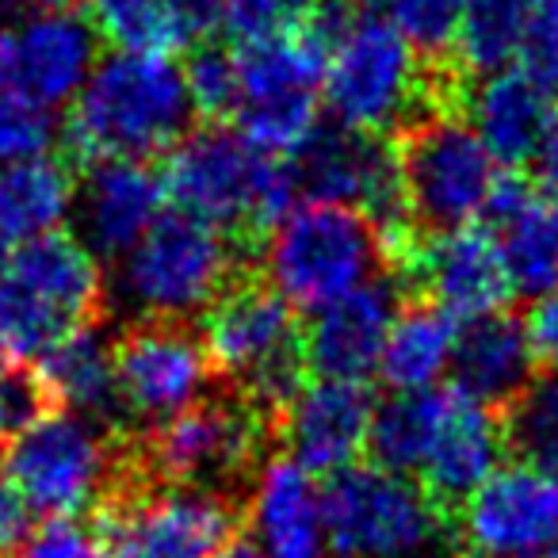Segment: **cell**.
<instances>
[{
	"label": "cell",
	"instance_id": "6da1fadb",
	"mask_svg": "<svg viewBox=\"0 0 558 558\" xmlns=\"http://www.w3.org/2000/svg\"><path fill=\"white\" fill-rule=\"evenodd\" d=\"M195 104L184 65L111 50L70 111V146L93 161H149L187 138Z\"/></svg>",
	"mask_w": 558,
	"mask_h": 558
},
{
	"label": "cell",
	"instance_id": "7a4b0ae2",
	"mask_svg": "<svg viewBox=\"0 0 558 558\" xmlns=\"http://www.w3.org/2000/svg\"><path fill=\"white\" fill-rule=\"evenodd\" d=\"M165 187L177 210L195 215L233 238L271 233L303 207L291 157H264L238 131H192L165 165Z\"/></svg>",
	"mask_w": 558,
	"mask_h": 558
},
{
	"label": "cell",
	"instance_id": "3957f363",
	"mask_svg": "<svg viewBox=\"0 0 558 558\" xmlns=\"http://www.w3.org/2000/svg\"><path fill=\"white\" fill-rule=\"evenodd\" d=\"M108 295L100 260L70 233L4 256L0 268V367H32L77 329L96 326Z\"/></svg>",
	"mask_w": 558,
	"mask_h": 558
},
{
	"label": "cell",
	"instance_id": "277c9868",
	"mask_svg": "<svg viewBox=\"0 0 558 558\" xmlns=\"http://www.w3.org/2000/svg\"><path fill=\"white\" fill-rule=\"evenodd\" d=\"M322 96L333 123L383 134L444 111L440 100L456 96V85L451 73L433 81V65H425L410 39L390 24L383 0H372L360 24L329 50Z\"/></svg>",
	"mask_w": 558,
	"mask_h": 558
},
{
	"label": "cell",
	"instance_id": "5b68a950",
	"mask_svg": "<svg viewBox=\"0 0 558 558\" xmlns=\"http://www.w3.org/2000/svg\"><path fill=\"white\" fill-rule=\"evenodd\" d=\"M238 268L241 245L233 233L184 210H165L119 260L111 299L134 322H187L238 283Z\"/></svg>",
	"mask_w": 558,
	"mask_h": 558
},
{
	"label": "cell",
	"instance_id": "8992f818",
	"mask_svg": "<svg viewBox=\"0 0 558 558\" xmlns=\"http://www.w3.org/2000/svg\"><path fill=\"white\" fill-rule=\"evenodd\" d=\"M203 344L233 395L279 421L306 387V333L299 314L268 279H238L207 314Z\"/></svg>",
	"mask_w": 558,
	"mask_h": 558
},
{
	"label": "cell",
	"instance_id": "52a82bcc",
	"mask_svg": "<svg viewBox=\"0 0 558 558\" xmlns=\"http://www.w3.org/2000/svg\"><path fill=\"white\" fill-rule=\"evenodd\" d=\"M390 264L379 226L352 207L303 203L264 241V279L295 311H326L383 279Z\"/></svg>",
	"mask_w": 558,
	"mask_h": 558
},
{
	"label": "cell",
	"instance_id": "ba28073f",
	"mask_svg": "<svg viewBox=\"0 0 558 558\" xmlns=\"http://www.w3.org/2000/svg\"><path fill=\"white\" fill-rule=\"evenodd\" d=\"M329 558H456L451 512L405 474L349 466L326 486Z\"/></svg>",
	"mask_w": 558,
	"mask_h": 558
},
{
	"label": "cell",
	"instance_id": "9c48e42d",
	"mask_svg": "<svg viewBox=\"0 0 558 558\" xmlns=\"http://www.w3.org/2000/svg\"><path fill=\"white\" fill-rule=\"evenodd\" d=\"M131 463L108 428L70 410H47L4 451V478L24 505L47 520H77L131 482Z\"/></svg>",
	"mask_w": 558,
	"mask_h": 558
},
{
	"label": "cell",
	"instance_id": "30bf717a",
	"mask_svg": "<svg viewBox=\"0 0 558 558\" xmlns=\"http://www.w3.org/2000/svg\"><path fill=\"white\" fill-rule=\"evenodd\" d=\"M271 433L276 421L241 395H207L180 417L149 428L134 471L149 486H184L230 497L245 482L253 486Z\"/></svg>",
	"mask_w": 558,
	"mask_h": 558
},
{
	"label": "cell",
	"instance_id": "8fae6325",
	"mask_svg": "<svg viewBox=\"0 0 558 558\" xmlns=\"http://www.w3.org/2000/svg\"><path fill=\"white\" fill-rule=\"evenodd\" d=\"M398 157L421 233H451L482 222L505 172L478 131L451 111H433L405 126Z\"/></svg>",
	"mask_w": 558,
	"mask_h": 558
},
{
	"label": "cell",
	"instance_id": "7c38bea8",
	"mask_svg": "<svg viewBox=\"0 0 558 558\" xmlns=\"http://www.w3.org/2000/svg\"><path fill=\"white\" fill-rule=\"evenodd\" d=\"M233 524V497L138 478L93 512V532L111 558H218Z\"/></svg>",
	"mask_w": 558,
	"mask_h": 558
},
{
	"label": "cell",
	"instance_id": "4fadbf2b",
	"mask_svg": "<svg viewBox=\"0 0 558 558\" xmlns=\"http://www.w3.org/2000/svg\"><path fill=\"white\" fill-rule=\"evenodd\" d=\"M329 54L306 32L241 47L238 134L264 157H295L322 126V85Z\"/></svg>",
	"mask_w": 558,
	"mask_h": 558
},
{
	"label": "cell",
	"instance_id": "5bb4252c",
	"mask_svg": "<svg viewBox=\"0 0 558 558\" xmlns=\"http://www.w3.org/2000/svg\"><path fill=\"white\" fill-rule=\"evenodd\" d=\"M126 417L157 428L207 398L210 352L187 322H134L116 341Z\"/></svg>",
	"mask_w": 558,
	"mask_h": 558
},
{
	"label": "cell",
	"instance_id": "9a60e30c",
	"mask_svg": "<svg viewBox=\"0 0 558 558\" xmlns=\"http://www.w3.org/2000/svg\"><path fill=\"white\" fill-rule=\"evenodd\" d=\"M100 27L77 9L24 16L9 32V85L58 111L77 104L100 65Z\"/></svg>",
	"mask_w": 558,
	"mask_h": 558
},
{
	"label": "cell",
	"instance_id": "2e32d148",
	"mask_svg": "<svg viewBox=\"0 0 558 558\" xmlns=\"http://www.w3.org/2000/svg\"><path fill=\"white\" fill-rule=\"evenodd\" d=\"M463 535L489 558H550L558 550V482L524 463L501 466L466 501Z\"/></svg>",
	"mask_w": 558,
	"mask_h": 558
},
{
	"label": "cell",
	"instance_id": "e0dca14e",
	"mask_svg": "<svg viewBox=\"0 0 558 558\" xmlns=\"http://www.w3.org/2000/svg\"><path fill=\"white\" fill-rule=\"evenodd\" d=\"M165 172L149 161H93L77 180L73 238L96 260H123L165 215Z\"/></svg>",
	"mask_w": 558,
	"mask_h": 558
},
{
	"label": "cell",
	"instance_id": "ac0fdd59",
	"mask_svg": "<svg viewBox=\"0 0 558 558\" xmlns=\"http://www.w3.org/2000/svg\"><path fill=\"white\" fill-rule=\"evenodd\" d=\"M398 271L410 276L433 306L463 322L505 311L512 299L497 241L482 226L421 238Z\"/></svg>",
	"mask_w": 558,
	"mask_h": 558
},
{
	"label": "cell",
	"instance_id": "d6986e66",
	"mask_svg": "<svg viewBox=\"0 0 558 558\" xmlns=\"http://www.w3.org/2000/svg\"><path fill=\"white\" fill-rule=\"evenodd\" d=\"M367 383L314 379L276 421V436L288 444L291 459L311 474H341L367 448L375 417Z\"/></svg>",
	"mask_w": 558,
	"mask_h": 558
},
{
	"label": "cell",
	"instance_id": "ffe728a7",
	"mask_svg": "<svg viewBox=\"0 0 558 558\" xmlns=\"http://www.w3.org/2000/svg\"><path fill=\"white\" fill-rule=\"evenodd\" d=\"M501 253L512 295L543 299L558 291V203L532 180L505 169L494 187L486 218Z\"/></svg>",
	"mask_w": 558,
	"mask_h": 558
},
{
	"label": "cell",
	"instance_id": "44dd1931",
	"mask_svg": "<svg viewBox=\"0 0 558 558\" xmlns=\"http://www.w3.org/2000/svg\"><path fill=\"white\" fill-rule=\"evenodd\" d=\"M398 291L390 279H375L349 299L326 306L306 329V364L318 379L364 383L379 372L383 349L398 318Z\"/></svg>",
	"mask_w": 558,
	"mask_h": 558
},
{
	"label": "cell",
	"instance_id": "7402d4cb",
	"mask_svg": "<svg viewBox=\"0 0 558 558\" xmlns=\"http://www.w3.org/2000/svg\"><path fill=\"white\" fill-rule=\"evenodd\" d=\"M248 527L268 558H326V489L291 456H271L248 486Z\"/></svg>",
	"mask_w": 558,
	"mask_h": 558
},
{
	"label": "cell",
	"instance_id": "603a6c76",
	"mask_svg": "<svg viewBox=\"0 0 558 558\" xmlns=\"http://www.w3.org/2000/svg\"><path fill=\"white\" fill-rule=\"evenodd\" d=\"M505 451H509L505 417H497V410L459 395V390H448V405H444L433 451H428L425 471H421L425 489L451 512L456 505L471 501L501 471Z\"/></svg>",
	"mask_w": 558,
	"mask_h": 558
},
{
	"label": "cell",
	"instance_id": "cb8c5ba5",
	"mask_svg": "<svg viewBox=\"0 0 558 558\" xmlns=\"http://www.w3.org/2000/svg\"><path fill=\"white\" fill-rule=\"evenodd\" d=\"M558 96L543 93L520 70L482 77L466 100V123L478 131L501 169H532L535 154L558 126Z\"/></svg>",
	"mask_w": 558,
	"mask_h": 558
},
{
	"label": "cell",
	"instance_id": "d4e9b609",
	"mask_svg": "<svg viewBox=\"0 0 558 558\" xmlns=\"http://www.w3.org/2000/svg\"><path fill=\"white\" fill-rule=\"evenodd\" d=\"M535 349L524 318L509 311H494L459 326L451 379L456 390L489 410H509L532 383Z\"/></svg>",
	"mask_w": 558,
	"mask_h": 558
},
{
	"label": "cell",
	"instance_id": "484cf974",
	"mask_svg": "<svg viewBox=\"0 0 558 558\" xmlns=\"http://www.w3.org/2000/svg\"><path fill=\"white\" fill-rule=\"evenodd\" d=\"M39 383L54 410H70L111 428L126 417L119 395L116 341L100 326H85L39 360Z\"/></svg>",
	"mask_w": 558,
	"mask_h": 558
},
{
	"label": "cell",
	"instance_id": "4316f807",
	"mask_svg": "<svg viewBox=\"0 0 558 558\" xmlns=\"http://www.w3.org/2000/svg\"><path fill=\"white\" fill-rule=\"evenodd\" d=\"M77 177L62 157H32V161L0 169V248H24L58 233L73 218Z\"/></svg>",
	"mask_w": 558,
	"mask_h": 558
},
{
	"label": "cell",
	"instance_id": "83f0119b",
	"mask_svg": "<svg viewBox=\"0 0 558 558\" xmlns=\"http://www.w3.org/2000/svg\"><path fill=\"white\" fill-rule=\"evenodd\" d=\"M456 318L433 303H413L395 318L379 375L390 390H436L456 356Z\"/></svg>",
	"mask_w": 558,
	"mask_h": 558
},
{
	"label": "cell",
	"instance_id": "f1b7e54d",
	"mask_svg": "<svg viewBox=\"0 0 558 558\" xmlns=\"http://www.w3.org/2000/svg\"><path fill=\"white\" fill-rule=\"evenodd\" d=\"M448 390H390L372 417V451L375 466L390 474H417L425 471V459L433 451L436 428H440Z\"/></svg>",
	"mask_w": 558,
	"mask_h": 558
},
{
	"label": "cell",
	"instance_id": "f546056e",
	"mask_svg": "<svg viewBox=\"0 0 558 558\" xmlns=\"http://www.w3.org/2000/svg\"><path fill=\"white\" fill-rule=\"evenodd\" d=\"M539 0H463L459 24V65L478 77L505 73L517 62V50L532 24Z\"/></svg>",
	"mask_w": 558,
	"mask_h": 558
},
{
	"label": "cell",
	"instance_id": "4dcf8cb0",
	"mask_svg": "<svg viewBox=\"0 0 558 558\" xmlns=\"http://www.w3.org/2000/svg\"><path fill=\"white\" fill-rule=\"evenodd\" d=\"M505 440L520 463L558 482V367L527 383L505 410Z\"/></svg>",
	"mask_w": 558,
	"mask_h": 558
},
{
	"label": "cell",
	"instance_id": "1f68e13d",
	"mask_svg": "<svg viewBox=\"0 0 558 558\" xmlns=\"http://www.w3.org/2000/svg\"><path fill=\"white\" fill-rule=\"evenodd\" d=\"M383 12L425 58V65L436 70V62H448L459 43L463 0H383Z\"/></svg>",
	"mask_w": 558,
	"mask_h": 558
},
{
	"label": "cell",
	"instance_id": "d6a6232c",
	"mask_svg": "<svg viewBox=\"0 0 558 558\" xmlns=\"http://www.w3.org/2000/svg\"><path fill=\"white\" fill-rule=\"evenodd\" d=\"M318 0H226L222 4V32L238 47H260L299 35L314 16Z\"/></svg>",
	"mask_w": 558,
	"mask_h": 558
},
{
	"label": "cell",
	"instance_id": "836d02e7",
	"mask_svg": "<svg viewBox=\"0 0 558 558\" xmlns=\"http://www.w3.org/2000/svg\"><path fill=\"white\" fill-rule=\"evenodd\" d=\"M184 77H187V93H192V104H195V116H207V119L238 116L241 65L233 50H226L222 43H203V47H195L192 58H187Z\"/></svg>",
	"mask_w": 558,
	"mask_h": 558
},
{
	"label": "cell",
	"instance_id": "e575fe53",
	"mask_svg": "<svg viewBox=\"0 0 558 558\" xmlns=\"http://www.w3.org/2000/svg\"><path fill=\"white\" fill-rule=\"evenodd\" d=\"M54 138V111L39 108L12 85H0V169L32 161V157H47Z\"/></svg>",
	"mask_w": 558,
	"mask_h": 558
},
{
	"label": "cell",
	"instance_id": "d590c367",
	"mask_svg": "<svg viewBox=\"0 0 558 558\" xmlns=\"http://www.w3.org/2000/svg\"><path fill=\"white\" fill-rule=\"evenodd\" d=\"M512 70H520L543 93L558 96V0H539L532 12V24L517 50Z\"/></svg>",
	"mask_w": 558,
	"mask_h": 558
},
{
	"label": "cell",
	"instance_id": "8d00e7d4",
	"mask_svg": "<svg viewBox=\"0 0 558 558\" xmlns=\"http://www.w3.org/2000/svg\"><path fill=\"white\" fill-rule=\"evenodd\" d=\"M27 532H32V509L24 505V497L12 489L9 478H0V558L24 550Z\"/></svg>",
	"mask_w": 558,
	"mask_h": 558
},
{
	"label": "cell",
	"instance_id": "74e56055",
	"mask_svg": "<svg viewBox=\"0 0 558 558\" xmlns=\"http://www.w3.org/2000/svg\"><path fill=\"white\" fill-rule=\"evenodd\" d=\"M524 326H527V337H532L535 360L558 367V291L535 299V306L524 318Z\"/></svg>",
	"mask_w": 558,
	"mask_h": 558
},
{
	"label": "cell",
	"instance_id": "f35d334b",
	"mask_svg": "<svg viewBox=\"0 0 558 558\" xmlns=\"http://www.w3.org/2000/svg\"><path fill=\"white\" fill-rule=\"evenodd\" d=\"M172 12L180 16V24L192 32V39H199V35H207L210 27L222 24V4L226 0H165Z\"/></svg>",
	"mask_w": 558,
	"mask_h": 558
},
{
	"label": "cell",
	"instance_id": "ab89813d",
	"mask_svg": "<svg viewBox=\"0 0 558 558\" xmlns=\"http://www.w3.org/2000/svg\"><path fill=\"white\" fill-rule=\"evenodd\" d=\"M532 184L539 187L547 199L558 203V126L550 131V138L543 142V149L532 161Z\"/></svg>",
	"mask_w": 558,
	"mask_h": 558
},
{
	"label": "cell",
	"instance_id": "60d3db41",
	"mask_svg": "<svg viewBox=\"0 0 558 558\" xmlns=\"http://www.w3.org/2000/svg\"><path fill=\"white\" fill-rule=\"evenodd\" d=\"M77 0H0V9L12 12V16H39V12H62V9H73Z\"/></svg>",
	"mask_w": 558,
	"mask_h": 558
},
{
	"label": "cell",
	"instance_id": "b9f144b4",
	"mask_svg": "<svg viewBox=\"0 0 558 558\" xmlns=\"http://www.w3.org/2000/svg\"><path fill=\"white\" fill-rule=\"evenodd\" d=\"M218 558H268V555H264L253 539H230L222 550H218Z\"/></svg>",
	"mask_w": 558,
	"mask_h": 558
},
{
	"label": "cell",
	"instance_id": "7bdbcfd3",
	"mask_svg": "<svg viewBox=\"0 0 558 558\" xmlns=\"http://www.w3.org/2000/svg\"><path fill=\"white\" fill-rule=\"evenodd\" d=\"M0 85H9V32L0 27Z\"/></svg>",
	"mask_w": 558,
	"mask_h": 558
},
{
	"label": "cell",
	"instance_id": "ee69618b",
	"mask_svg": "<svg viewBox=\"0 0 558 558\" xmlns=\"http://www.w3.org/2000/svg\"><path fill=\"white\" fill-rule=\"evenodd\" d=\"M77 558H111V555H108V547H104V543L96 539V532H93V543H88V547L81 550Z\"/></svg>",
	"mask_w": 558,
	"mask_h": 558
},
{
	"label": "cell",
	"instance_id": "f6af8a7d",
	"mask_svg": "<svg viewBox=\"0 0 558 558\" xmlns=\"http://www.w3.org/2000/svg\"><path fill=\"white\" fill-rule=\"evenodd\" d=\"M93 4V12H104V9H111V4H119V0H88Z\"/></svg>",
	"mask_w": 558,
	"mask_h": 558
},
{
	"label": "cell",
	"instance_id": "bcb514c9",
	"mask_svg": "<svg viewBox=\"0 0 558 558\" xmlns=\"http://www.w3.org/2000/svg\"><path fill=\"white\" fill-rule=\"evenodd\" d=\"M456 558H489V555H482V550H466V555H456Z\"/></svg>",
	"mask_w": 558,
	"mask_h": 558
},
{
	"label": "cell",
	"instance_id": "7dc6e473",
	"mask_svg": "<svg viewBox=\"0 0 558 558\" xmlns=\"http://www.w3.org/2000/svg\"><path fill=\"white\" fill-rule=\"evenodd\" d=\"M9 558H35V555H32V550L24 547V550H16V555H9Z\"/></svg>",
	"mask_w": 558,
	"mask_h": 558
},
{
	"label": "cell",
	"instance_id": "c3c4849f",
	"mask_svg": "<svg viewBox=\"0 0 558 558\" xmlns=\"http://www.w3.org/2000/svg\"><path fill=\"white\" fill-rule=\"evenodd\" d=\"M4 436H9V428H4V425H0V444H4Z\"/></svg>",
	"mask_w": 558,
	"mask_h": 558
},
{
	"label": "cell",
	"instance_id": "681fc988",
	"mask_svg": "<svg viewBox=\"0 0 558 558\" xmlns=\"http://www.w3.org/2000/svg\"><path fill=\"white\" fill-rule=\"evenodd\" d=\"M0 268H4V248H0Z\"/></svg>",
	"mask_w": 558,
	"mask_h": 558
},
{
	"label": "cell",
	"instance_id": "f907efd6",
	"mask_svg": "<svg viewBox=\"0 0 558 558\" xmlns=\"http://www.w3.org/2000/svg\"><path fill=\"white\" fill-rule=\"evenodd\" d=\"M550 558H558V550H555V555H550Z\"/></svg>",
	"mask_w": 558,
	"mask_h": 558
}]
</instances>
